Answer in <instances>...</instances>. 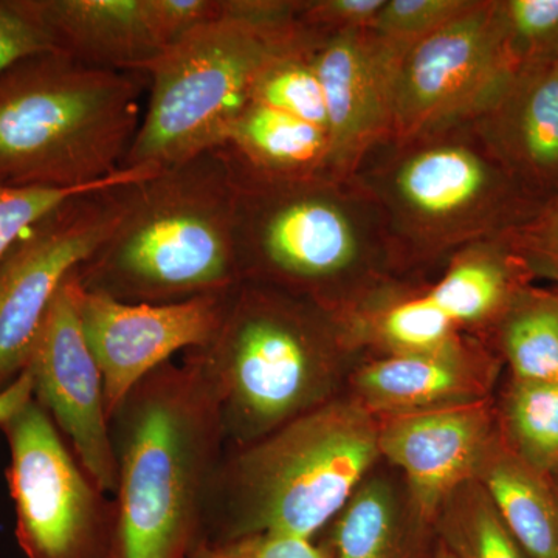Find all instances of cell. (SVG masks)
<instances>
[{"mask_svg":"<svg viewBox=\"0 0 558 558\" xmlns=\"http://www.w3.org/2000/svg\"><path fill=\"white\" fill-rule=\"evenodd\" d=\"M513 380L558 384V292L526 288L490 330Z\"/></svg>","mask_w":558,"mask_h":558,"instance_id":"603a6c76","label":"cell"},{"mask_svg":"<svg viewBox=\"0 0 558 558\" xmlns=\"http://www.w3.org/2000/svg\"><path fill=\"white\" fill-rule=\"evenodd\" d=\"M433 558H454V557L451 556L449 550H447L446 546L440 545V543L438 542V545H436V549H435V556H433Z\"/></svg>","mask_w":558,"mask_h":558,"instance_id":"e575fe53","label":"cell"},{"mask_svg":"<svg viewBox=\"0 0 558 558\" xmlns=\"http://www.w3.org/2000/svg\"><path fill=\"white\" fill-rule=\"evenodd\" d=\"M499 163L543 202L558 194L556 68L517 70L470 119Z\"/></svg>","mask_w":558,"mask_h":558,"instance_id":"e0dca14e","label":"cell"},{"mask_svg":"<svg viewBox=\"0 0 558 558\" xmlns=\"http://www.w3.org/2000/svg\"><path fill=\"white\" fill-rule=\"evenodd\" d=\"M515 72L506 47L501 0H476L400 61L391 137H414L473 119Z\"/></svg>","mask_w":558,"mask_h":558,"instance_id":"8fae6325","label":"cell"},{"mask_svg":"<svg viewBox=\"0 0 558 558\" xmlns=\"http://www.w3.org/2000/svg\"><path fill=\"white\" fill-rule=\"evenodd\" d=\"M550 481H553V486H554V488H556V494L558 497V472L554 473V475L550 476Z\"/></svg>","mask_w":558,"mask_h":558,"instance_id":"d590c367","label":"cell"},{"mask_svg":"<svg viewBox=\"0 0 558 558\" xmlns=\"http://www.w3.org/2000/svg\"><path fill=\"white\" fill-rule=\"evenodd\" d=\"M190 558H332L328 542L253 534L202 543Z\"/></svg>","mask_w":558,"mask_h":558,"instance_id":"1f68e13d","label":"cell"},{"mask_svg":"<svg viewBox=\"0 0 558 558\" xmlns=\"http://www.w3.org/2000/svg\"><path fill=\"white\" fill-rule=\"evenodd\" d=\"M497 422L501 438L527 464L546 476L558 472L557 381L510 380Z\"/></svg>","mask_w":558,"mask_h":558,"instance_id":"cb8c5ba5","label":"cell"},{"mask_svg":"<svg viewBox=\"0 0 558 558\" xmlns=\"http://www.w3.org/2000/svg\"><path fill=\"white\" fill-rule=\"evenodd\" d=\"M76 274L84 292L128 304L179 303L236 288L226 145L130 183L119 223Z\"/></svg>","mask_w":558,"mask_h":558,"instance_id":"3957f363","label":"cell"},{"mask_svg":"<svg viewBox=\"0 0 558 558\" xmlns=\"http://www.w3.org/2000/svg\"><path fill=\"white\" fill-rule=\"evenodd\" d=\"M58 51L35 0H0V75L35 54Z\"/></svg>","mask_w":558,"mask_h":558,"instance_id":"f546056e","label":"cell"},{"mask_svg":"<svg viewBox=\"0 0 558 558\" xmlns=\"http://www.w3.org/2000/svg\"><path fill=\"white\" fill-rule=\"evenodd\" d=\"M475 480L529 558H558V497L550 476L527 464L498 432Z\"/></svg>","mask_w":558,"mask_h":558,"instance_id":"44dd1931","label":"cell"},{"mask_svg":"<svg viewBox=\"0 0 558 558\" xmlns=\"http://www.w3.org/2000/svg\"><path fill=\"white\" fill-rule=\"evenodd\" d=\"M508 240L534 277L553 279L558 289V194L508 234Z\"/></svg>","mask_w":558,"mask_h":558,"instance_id":"4dcf8cb0","label":"cell"},{"mask_svg":"<svg viewBox=\"0 0 558 558\" xmlns=\"http://www.w3.org/2000/svg\"><path fill=\"white\" fill-rule=\"evenodd\" d=\"M332 558H433L435 524L411 505L402 480L373 472L328 527Z\"/></svg>","mask_w":558,"mask_h":558,"instance_id":"d6986e66","label":"cell"},{"mask_svg":"<svg viewBox=\"0 0 558 558\" xmlns=\"http://www.w3.org/2000/svg\"><path fill=\"white\" fill-rule=\"evenodd\" d=\"M475 3L476 0H387L371 31L407 53Z\"/></svg>","mask_w":558,"mask_h":558,"instance_id":"83f0119b","label":"cell"},{"mask_svg":"<svg viewBox=\"0 0 558 558\" xmlns=\"http://www.w3.org/2000/svg\"><path fill=\"white\" fill-rule=\"evenodd\" d=\"M506 47L517 70L558 62V0H501Z\"/></svg>","mask_w":558,"mask_h":558,"instance_id":"4316f807","label":"cell"},{"mask_svg":"<svg viewBox=\"0 0 558 558\" xmlns=\"http://www.w3.org/2000/svg\"><path fill=\"white\" fill-rule=\"evenodd\" d=\"M231 292L170 304H128L81 288V325L105 379L109 418L131 389L175 352L205 348L215 339Z\"/></svg>","mask_w":558,"mask_h":558,"instance_id":"4fadbf2b","label":"cell"},{"mask_svg":"<svg viewBox=\"0 0 558 558\" xmlns=\"http://www.w3.org/2000/svg\"><path fill=\"white\" fill-rule=\"evenodd\" d=\"M554 68H556V72H557V75H558V62L556 65H554Z\"/></svg>","mask_w":558,"mask_h":558,"instance_id":"8d00e7d4","label":"cell"},{"mask_svg":"<svg viewBox=\"0 0 558 558\" xmlns=\"http://www.w3.org/2000/svg\"><path fill=\"white\" fill-rule=\"evenodd\" d=\"M131 182L135 180L90 186V189H31V186H10L0 183V259L32 227L70 197Z\"/></svg>","mask_w":558,"mask_h":558,"instance_id":"f1b7e54d","label":"cell"},{"mask_svg":"<svg viewBox=\"0 0 558 558\" xmlns=\"http://www.w3.org/2000/svg\"><path fill=\"white\" fill-rule=\"evenodd\" d=\"M128 185L70 197L0 259V391L24 373L62 282L116 229L126 207Z\"/></svg>","mask_w":558,"mask_h":558,"instance_id":"30bf717a","label":"cell"},{"mask_svg":"<svg viewBox=\"0 0 558 558\" xmlns=\"http://www.w3.org/2000/svg\"><path fill=\"white\" fill-rule=\"evenodd\" d=\"M25 558H116L119 510L35 399L0 427Z\"/></svg>","mask_w":558,"mask_h":558,"instance_id":"9c48e42d","label":"cell"},{"mask_svg":"<svg viewBox=\"0 0 558 558\" xmlns=\"http://www.w3.org/2000/svg\"><path fill=\"white\" fill-rule=\"evenodd\" d=\"M498 371L499 355L462 336L435 351L363 359L348 396L377 418L446 409L490 399Z\"/></svg>","mask_w":558,"mask_h":558,"instance_id":"2e32d148","label":"cell"},{"mask_svg":"<svg viewBox=\"0 0 558 558\" xmlns=\"http://www.w3.org/2000/svg\"><path fill=\"white\" fill-rule=\"evenodd\" d=\"M387 0H300L296 17L318 35L369 31Z\"/></svg>","mask_w":558,"mask_h":558,"instance_id":"d6a6232c","label":"cell"},{"mask_svg":"<svg viewBox=\"0 0 558 558\" xmlns=\"http://www.w3.org/2000/svg\"><path fill=\"white\" fill-rule=\"evenodd\" d=\"M33 398V381L27 371L21 374L13 384L0 391V427L20 413Z\"/></svg>","mask_w":558,"mask_h":558,"instance_id":"836d02e7","label":"cell"},{"mask_svg":"<svg viewBox=\"0 0 558 558\" xmlns=\"http://www.w3.org/2000/svg\"><path fill=\"white\" fill-rule=\"evenodd\" d=\"M54 46L92 68L138 72L168 47L154 0H35Z\"/></svg>","mask_w":558,"mask_h":558,"instance_id":"ac0fdd59","label":"cell"},{"mask_svg":"<svg viewBox=\"0 0 558 558\" xmlns=\"http://www.w3.org/2000/svg\"><path fill=\"white\" fill-rule=\"evenodd\" d=\"M227 150L241 281L275 286L347 314L405 279L396 269L379 209L354 179L274 178Z\"/></svg>","mask_w":558,"mask_h":558,"instance_id":"7a4b0ae2","label":"cell"},{"mask_svg":"<svg viewBox=\"0 0 558 558\" xmlns=\"http://www.w3.org/2000/svg\"><path fill=\"white\" fill-rule=\"evenodd\" d=\"M116 558H190L204 543L227 439L215 380L193 351L148 374L110 416Z\"/></svg>","mask_w":558,"mask_h":558,"instance_id":"6da1fadb","label":"cell"},{"mask_svg":"<svg viewBox=\"0 0 558 558\" xmlns=\"http://www.w3.org/2000/svg\"><path fill=\"white\" fill-rule=\"evenodd\" d=\"M142 72L92 68L61 51L17 62L0 75V183L90 189L148 178L123 170L142 123Z\"/></svg>","mask_w":558,"mask_h":558,"instance_id":"5b68a950","label":"cell"},{"mask_svg":"<svg viewBox=\"0 0 558 558\" xmlns=\"http://www.w3.org/2000/svg\"><path fill=\"white\" fill-rule=\"evenodd\" d=\"M557 292H558V289H557Z\"/></svg>","mask_w":558,"mask_h":558,"instance_id":"74e56055","label":"cell"},{"mask_svg":"<svg viewBox=\"0 0 558 558\" xmlns=\"http://www.w3.org/2000/svg\"><path fill=\"white\" fill-rule=\"evenodd\" d=\"M379 421L347 395L247 446L226 447L204 543L253 534L315 539L379 462Z\"/></svg>","mask_w":558,"mask_h":558,"instance_id":"8992f818","label":"cell"},{"mask_svg":"<svg viewBox=\"0 0 558 558\" xmlns=\"http://www.w3.org/2000/svg\"><path fill=\"white\" fill-rule=\"evenodd\" d=\"M293 51L270 62L252 90V102L281 110L328 131V109L319 83L314 53Z\"/></svg>","mask_w":558,"mask_h":558,"instance_id":"484cf974","label":"cell"},{"mask_svg":"<svg viewBox=\"0 0 558 558\" xmlns=\"http://www.w3.org/2000/svg\"><path fill=\"white\" fill-rule=\"evenodd\" d=\"M425 292L461 333L490 332L534 278L508 236L459 250Z\"/></svg>","mask_w":558,"mask_h":558,"instance_id":"ffe728a7","label":"cell"},{"mask_svg":"<svg viewBox=\"0 0 558 558\" xmlns=\"http://www.w3.org/2000/svg\"><path fill=\"white\" fill-rule=\"evenodd\" d=\"M352 179L379 209L402 278L508 236L543 205L505 170L472 120L389 137Z\"/></svg>","mask_w":558,"mask_h":558,"instance_id":"277c9868","label":"cell"},{"mask_svg":"<svg viewBox=\"0 0 558 558\" xmlns=\"http://www.w3.org/2000/svg\"><path fill=\"white\" fill-rule=\"evenodd\" d=\"M377 421L380 458L398 470L411 505L433 524L447 499L476 478L498 433L492 399Z\"/></svg>","mask_w":558,"mask_h":558,"instance_id":"5bb4252c","label":"cell"},{"mask_svg":"<svg viewBox=\"0 0 558 558\" xmlns=\"http://www.w3.org/2000/svg\"><path fill=\"white\" fill-rule=\"evenodd\" d=\"M407 53L373 31L328 36L314 53L328 109V174L349 179L392 135V89Z\"/></svg>","mask_w":558,"mask_h":558,"instance_id":"9a60e30c","label":"cell"},{"mask_svg":"<svg viewBox=\"0 0 558 558\" xmlns=\"http://www.w3.org/2000/svg\"><path fill=\"white\" fill-rule=\"evenodd\" d=\"M215 380L227 447H242L340 396L360 357L336 312L241 281L215 339L193 349Z\"/></svg>","mask_w":558,"mask_h":558,"instance_id":"52a82bcc","label":"cell"},{"mask_svg":"<svg viewBox=\"0 0 558 558\" xmlns=\"http://www.w3.org/2000/svg\"><path fill=\"white\" fill-rule=\"evenodd\" d=\"M435 529L454 558H529L476 480L447 499Z\"/></svg>","mask_w":558,"mask_h":558,"instance_id":"d4e9b609","label":"cell"},{"mask_svg":"<svg viewBox=\"0 0 558 558\" xmlns=\"http://www.w3.org/2000/svg\"><path fill=\"white\" fill-rule=\"evenodd\" d=\"M223 145L252 170L274 178L328 174V131L258 102L242 110Z\"/></svg>","mask_w":558,"mask_h":558,"instance_id":"7402d4cb","label":"cell"},{"mask_svg":"<svg viewBox=\"0 0 558 558\" xmlns=\"http://www.w3.org/2000/svg\"><path fill=\"white\" fill-rule=\"evenodd\" d=\"M299 7L300 0H227L222 17L143 65L149 100L123 170L167 168L222 146L260 72L326 39L301 24Z\"/></svg>","mask_w":558,"mask_h":558,"instance_id":"ba28073f","label":"cell"},{"mask_svg":"<svg viewBox=\"0 0 558 558\" xmlns=\"http://www.w3.org/2000/svg\"><path fill=\"white\" fill-rule=\"evenodd\" d=\"M76 270L51 301L24 371L32 377L33 398L53 418L81 465L113 495L119 472L105 379L81 325Z\"/></svg>","mask_w":558,"mask_h":558,"instance_id":"7c38bea8","label":"cell"}]
</instances>
